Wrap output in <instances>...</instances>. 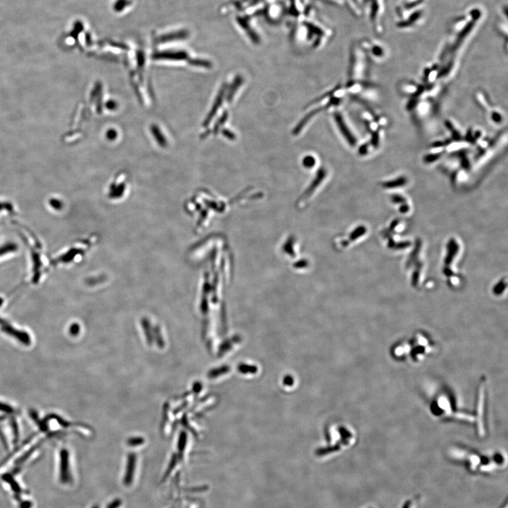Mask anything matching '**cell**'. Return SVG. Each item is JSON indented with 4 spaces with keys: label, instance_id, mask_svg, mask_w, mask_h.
<instances>
[{
    "label": "cell",
    "instance_id": "cell-9",
    "mask_svg": "<svg viewBox=\"0 0 508 508\" xmlns=\"http://www.w3.org/2000/svg\"><path fill=\"white\" fill-rule=\"evenodd\" d=\"M15 248H16L15 246H14V245H9V246H7V247H5V248H3L2 249H0V253H5V251H6V252H7V251H12L13 249H14Z\"/></svg>",
    "mask_w": 508,
    "mask_h": 508
},
{
    "label": "cell",
    "instance_id": "cell-5",
    "mask_svg": "<svg viewBox=\"0 0 508 508\" xmlns=\"http://www.w3.org/2000/svg\"><path fill=\"white\" fill-rule=\"evenodd\" d=\"M474 98L476 103L483 111H489L492 108V104L490 101L489 97L483 91H476Z\"/></svg>",
    "mask_w": 508,
    "mask_h": 508
},
{
    "label": "cell",
    "instance_id": "cell-2",
    "mask_svg": "<svg viewBox=\"0 0 508 508\" xmlns=\"http://www.w3.org/2000/svg\"><path fill=\"white\" fill-rule=\"evenodd\" d=\"M434 350L435 346L430 340L423 335H417L397 344L393 352L397 358L418 364L428 358Z\"/></svg>",
    "mask_w": 508,
    "mask_h": 508
},
{
    "label": "cell",
    "instance_id": "cell-8",
    "mask_svg": "<svg viewBox=\"0 0 508 508\" xmlns=\"http://www.w3.org/2000/svg\"><path fill=\"white\" fill-rule=\"evenodd\" d=\"M420 497L419 496L412 497V498L407 499L403 502L400 508H417L418 504L419 502Z\"/></svg>",
    "mask_w": 508,
    "mask_h": 508
},
{
    "label": "cell",
    "instance_id": "cell-6",
    "mask_svg": "<svg viewBox=\"0 0 508 508\" xmlns=\"http://www.w3.org/2000/svg\"><path fill=\"white\" fill-rule=\"evenodd\" d=\"M445 126L450 131L452 140H463L465 135H464L460 126L456 122H453L452 120H447L445 122Z\"/></svg>",
    "mask_w": 508,
    "mask_h": 508
},
{
    "label": "cell",
    "instance_id": "cell-12",
    "mask_svg": "<svg viewBox=\"0 0 508 508\" xmlns=\"http://www.w3.org/2000/svg\"><path fill=\"white\" fill-rule=\"evenodd\" d=\"M369 508H374V507H369Z\"/></svg>",
    "mask_w": 508,
    "mask_h": 508
},
{
    "label": "cell",
    "instance_id": "cell-4",
    "mask_svg": "<svg viewBox=\"0 0 508 508\" xmlns=\"http://www.w3.org/2000/svg\"><path fill=\"white\" fill-rule=\"evenodd\" d=\"M484 132L478 127H471L467 131L464 139L469 145H476L484 138Z\"/></svg>",
    "mask_w": 508,
    "mask_h": 508
},
{
    "label": "cell",
    "instance_id": "cell-10",
    "mask_svg": "<svg viewBox=\"0 0 508 508\" xmlns=\"http://www.w3.org/2000/svg\"><path fill=\"white\" fill-rule=\"evenodd\" d=\"M499 508H508L507 498L505 499V501L502 502V505H500V507Z\"/></svg>",
    "mask_w": 508,
    "mask_h": 508
},
{
    "label": "cell",
    "instance_id": "cell-3",
    "mask_svg": "<svg viewBox=\"0 0 508 508\" xmlns=\"http://www.w3.org/2000/svg\"><path fill=\"white\" fill-rule=\"evenodd\" d=\"M432 406V411L434 416H441V417L454 416L456 418H460L462 419L472 421L470 418L457 413V411L452 404L450 398L447 397L446 395H440L437 397L434 398Z\"/></svg>",
    "mask_w": 508,
    "mask_h": 508
},
{
    "label": "cell",
    "instance_id": "cell-11",
    "mask_svg": "<svg viewBox=\"0 0 508 508\" xmlns=\"http://www.w3.org/2000/svg\"><path fill=\"white\" fill-rule=\"evenodd\" d=\"M2 304V300H1V299H0V304Z\"/></svg>",
    "mask_w": 508,
    "mask_h": 508
},
{
    "label": "cell",
    "instance_id": "cell-7",
    "mask_svg": "<svg viewBox=\"0 0 508 508\" xmlns=\"http://www.w3.org/2000/svg\"><path fill=\"white\" fill-rule=\"evenodd\" d=\"M488 112H489V120H491V122L493 124L498 125V124H501L503 122L504 116L501 111H499V110L493 109L492 108Z\"/></svg>",
    "mask_w": 508,
    "mask_h": 508
},
{
    "label": "cell",
    "instance_id": "cell-1",
    "mask_svg": "<svg viewBox=\"0 0 508 508\" xmlns=\"http://www.w3.org/2000/svg\"><path fill=\"white\" fill-rule=\"evenodd\" d=\"M451 456L457 461L463 462L466 469L472 474L491 473L507 466V458L500 451L491 454H482L463 449H454L452 453L451 452Z\"/></svg>",
    "mask_w": 508,
    "mask_h": 508
}]
</instances>
